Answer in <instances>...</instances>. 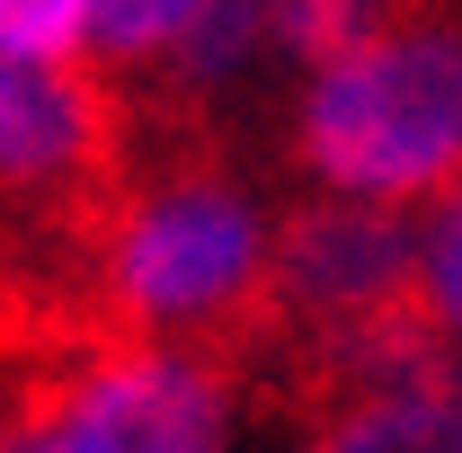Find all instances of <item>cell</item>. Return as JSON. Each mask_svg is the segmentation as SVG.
I'll return each mask as SVG.
<instances>
[{"label":"cell","mask_w":462,"mask_h":453,"mask_svg":"<svg viewBox=\"0 0 462 453\" xmlns=\"http://www.w3.org/2000/svg\"><path fill=\"white\" fill-rule=\"evenodd\" d=\"M276 231L258 205L205 161L143 170L107 249H98V302L125 347H187L214 365H249L258 302H267Z\"/></svg>","instance_id":"obj_1"},{"label":"cell","mask_w":462,"mask_h":453,"mask_svg":"<svg viewBox=\"0 0 462 453\" xmlns=\"http://www.w3.org/2000/svg\"><path fill=\"white\" fill-rule=\"evenodd\" d=\"M293 152L338 196H374V205L462 187V9L409 0L356 54L311 71Z\"/></svg>","instance_id":"obj_2"},{"label":"cell","mask_w":462,"mask_h":453,"mask_svg":"<svg viewBox=\"0 0 462 453\" xmlns=\"http://www.w3.org/2000/svg\"><path fill=\"white\" fill-rule=\"evenodd\" d=\"M54 418H71L107 453H223L231 436L223 365L187 347H107L9 409V427H54Z\"/></svg>","instance_id":"obj_3"},{"label":"cell","mask_w":462,"mask_h":453,"mask_svg":"<svg viewBox=\"0 0 462 453\" xmlns=\"http://www.w3.org/2000/svg\"><path fill=\"white\" fill-rule=\"evenodd\" d=\"M346 453H462V374L454 383H427V392H401L365 418L329 427Z\"/></svg>","instance_id":"obj_4"},{"label":"cell","mask_w":462,"mask_h":453,"mask_svg":"<svg viewBox=\"0 0 462 453\" xmlns=\"http://www.w3.org/2000/svg\"><path fill=\"white\" fill-rule=\"evenodd\" d=\"M409 0H267V36L285 45L293 62L329 71L338 54H356L374 27H392Z\"/></svg>","instance_id":"obj_5"},{"label":"cell","mask_w":462,"mask_h":453,"mask_svg":"<svg viewBox=\"0 0 462 453\" xmlns=\"http://www.w3.org/2000/svg\"><path fill=\"white\" fill-rule=\"evenodd\" d=\"M214 0H89V54L98 62H161L196 36Z\"/></svg>","instance_id":"obj_6"},{"label":"cell","mask_w":462,"mask_h":453,"mask_svg":"<svg viewBox=\"0 0 462 453\" xmlns=\"http://www.w3.org/2000/svg\"><path fill=\"white\" fill-rule=\"evenodd\" d=\"M0 54L89 62V0H0Z\"/></svg>","instance_id":"obj_7"},{"label":"cell","mask_w":462,"mask_h":453,"mask_svg":"<svg viewBox=\"0 0 462 453\" xmlns=\"http://www.w3.org/2000/svg\"><path fill=\"white\" fill-rule=\"evenodd\" d=\"M427 311L462 347V196H445V214L427 223Z\"/></svg>","instance_id":"obj_8"},{"label":"cell","mask_w":462,"mask_h":453,"mask_svg":"<svg viewBox=\"0 0 462 453\" xmlns=\"http://www.w3.org/2000/svg\"><path fill=\"white\" fill-rule=\"evenodd\" d=\"M9 453H107L98 436H80L71 418H54V427H18V445Z\"/></svg>","instance_id":"obj_9"},{"label":"cell","mask_w":462,"mask_h":453,"mask_svg":"<svg viewBox=\"0 0 462 453\" xmlns=\"http://www.w3.org/2000/svg\"><path fill=\"white\" fill-rule=\"evenodd\" d=\"M311 453H346V445H338V436H320V445H311Z\"/></svg>","instance_id":"obj_10"}]
</instances>
